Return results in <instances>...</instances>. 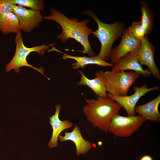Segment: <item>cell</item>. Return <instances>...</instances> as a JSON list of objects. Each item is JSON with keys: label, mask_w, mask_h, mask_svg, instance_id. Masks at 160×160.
I'll return each instance as SVG.
<instances>
[{"label": "cell", "mask_w": 160, "mask_h": 160, "mask_svg": "<svg viewBox=\"0 0 160 160\" xmlns=\"http://www.w3.org/2000/svg\"><path fill=\"white\" fill-rule=\"evenodd\" d=\"M50 14L45 15L43 18L51 20L58 23L61 26L62 32L57 35V38L64 42L69 38H73L79 42L83 46L82 51H77L84 54H87L90 57L96 55L92 50L89 43L88 37L92 33V29L88 28L87 24L88 19L79 22L76 18L69 19L60 11L50 8Z\"/></svg>", "instance_id": "1"}, {"label": "cell", "mask_w": 160, "mask_h": 160, "mask_svg": "<svg viewBox=\"0 0 160 160\" xmlns=\"http://www.w3.org/2000/svg\"><path fill=\"white\" fill-rule=\"evenodd\" d=\"M83 111L88 120L93 126L107 133L111 119L114 114L119 113L122 106L108 96L87 99Z\"/></svg>", "instance_id": "2"}, {"label": "cell", "mask_w": 160, "mask_h": 160, "mask_svg": "<svg viewBox=\"0 0 160 160\" xmlns=\"http://www.w3.org/2000/svg\"><path fill=\"white\" fill-rule=\"evenodd\" d=\"M83 13L91 16L97 25V29L92 33L101 44L100 51L97 55L100 60L107 62L110 58L113 43L122 36L126 28L124 23L119 20L112 23L103 22L89 9H87Z\"/></svg>", "instance_id": "3"}, {"label": "cell", "mask_w": 160, "mask_h": 160, "mask_svg": "<svg viewBox=\"0 0 160 160\" xmlns=\"http://www.w3.org/2000/svg\"><path fill=\"white\" fill-rule=\"evenodd\" d=\"M15 41L16 44L15 54L9 63L6 65V71L8 72L14 69L16 72L18 73L20 71V67L26 66L35 70L47 77L44 74V70L43 68H37L34 67L28 63L26 58L28 55L32 52H36L41 55H43L45 51L50 47L54 46L55 43L47 45L45 44H44L38 46L30 48L27 47L23 44L20 32L16 34ZM47 78L49 80L50 79Z\"/></svg>", "instance_id": "4"}, {"label": "cell", "mask_w": 160, "mask_h": 160, "mask_svg": "<svg viewBox=\"0 0 160 160\" xmlns=\"http://www.w3.org/2000/svg\"><path fill=\"white\" fill-rule=\"evenodd\" d=\"M140 75L134 71H112L103 73V78L107 92L113 95L124 97Z\"/></svg>", "instance_id": "5"}, {"label": "cell", "mask_w": 160, "mask_h": 160, "mask_svg": "<svg viewBox=\"0 0 160 160\" xmlns=\"http://www.w3.org/2000/svg\"><path fill=\"white\" fill-rule=\"evenodd\" d=\"M145 120L139 115L125 117L116 113L111 119L108 131L118 137H129L138 130Z\"/></svg>", "instance_id": "6"}, {"label": "cell", "mask_w": 160, "mask_h": 160, "mask_svg": "<svg viewBox=\"0 0 160 160\" xmlns=\"http://www.w3.org/2000/svg\"><path fill=\"white\" fill-rule=\"evenodd\" d=\"M121 36L118 45L112 50L110 59L113 64L128 53L137 52L141 46V40L136 38L127 29H126Z\"/></svg>", "instance_id": "7"}, {"label": "cell", "mask_w": 160, "mask_h": 160, "mask_svg": "<svg viewBox=\"0 0 160 160\" xmlns=\"http://www.w3.org/2000/svg\"><path fill=\"white\" fill-rule=\"evenodd\" d=\"M159 86L148 88L147 84H144L141 87L135 86L133 89L134 93L129 96L119 97L107 93L108 96L114 100L123 107L126 111L128 116L135 115V105L139 99L147 92L154 90H159Z\"/></svg>", "instance_id": "8"}, {"label": "cell", "mask_w": 160, "mask_h": 160, "mask_svg": "<svg viewBox=\"0 0 160 160\" xmlns=\"http://www.w3.org/2000/svg\"><path fill=\"white\" fill-rule=\"evenodd\" d=\"M12 12L17 16L21 29L24 32H30L38 27L44 19L40 11L27 9L15 4L14 5Z\"/></svg>", "instance_id": "9"}, {"label": "cell", "mask_w": 160, "mask_h": 160, "mask_svg": "<svg viewBox=\"0 0 160 160\" xmlns=\"http://www.w3.org/2000/svg\"><path fill=\"white\" fill-rule=\"evenodd\" d=\"M141 46L137 55L139 63L147 66L151 74L156 79L160 80V71L155 63L154 56L156 49L147 36L142 39Z\"/></svg>", "instance_id": "10"}, {"label": "cell", "mask_w": 160, "mask_h": 160, "mask_svg": "<svg viewBox=\"0 0 160 160\" xmlns=\"http://www.w3.org/2000/svg\"><path fill=\"white\" fill-rule=\"evenodd\" d=\"M127 70L134 71L145 77L151 76L148 69H144L138 62L136 53H129L120 58L113 66L112 71H124Z\"/></svg>", "instance_id": "11"}, {"label": "cell", "mask_w": 160, "mask_h": 160, "mask_svg": "<svg viewBox=\"0 0 160 160\" xmlns=\"http://www.w3.org/2000/svg\"><path fill=\"white\" fill-rule=\"evenodd\" d=\"M58 139L60 142L68 140L73 142L75 144L76 149V155L85 154L92 147V144L89 141L84 139L83 137L79 126L75 125L72 131L65 132L64 135H59Z\"/></svg>", "instance_id": "12"}, {"label": "cell", "mask_w": 160, "mask_h": 160, "mask_svg": "<svg viewBox=\"0 0 160 160\" xmlns=\"http://www.w3.org/2000/svg\"><path fill=\"white\" fill-rule=\"evenodd\" d=\"M55 111L54 114L49 117V123L52 129L51 138L48 144L50 148L57 147L58 145L57 141L60 133L65 129L72 127L73 123L67 120H60L59 114L61 109V105L57 104L55 106Z\"/></svg>", "instance_id": "13"}, {"label": "cell", "mask_w": 160, "mask_h": 160, "mask_svg": "<svg viewBox=\"0 0 160 160\" xmlns=\"http://www.w3.org/2000/svg\"><path fill=\"white\" fill-rule=\"evenodd\" d=\"M78 72L81 75V77L80 80L76 84L77 85L87 86L93 90L97 97H108L103 71H96L95 74L96 77L92 79L88 78L82 71H78Z\"/></svg>", "instance_id": "14"}, {"label": "cell", "mask_w": 160, "mask_h": 160, "mask_svg": "<svg viewBox=\"0 0 160 160\" xmlns=\"http://www.w3.org/2000/svg\"><path fill=\"white\" fill-rule=\"evenodd\" d=\"M48 52L55 51L63 54L62 59L65 60L67 59H71L75 60L76 62L72 64V68L76 69L80 68L82 69L88 65L94 64L103 67L113 66V64L111 63H109L102 61L99 59L97 55L94 56L87 57L86 56H75L70 55L64 53L55 48L53 46L52 49L48 50Z\"/></svg>", "instance_id": "15"}, {"label": "cell", "mask_w": 160, "mask_h": 160, "mask_svg": "<svg viewBox=\"0 0 160 160\" xmlns=\"http://www.w3.org/2000/svg\"><path fill=\"white\" fill-rule=\"evenodd\" d=\"M160 103V95L150 101L135 107V111L143 116L146 120L159 123L160 115L158 107Z\"/></svg>", "instance_id": "16"}, {"label": "cell", "mask_w": 160, "mask_h": 160, "mask_svg": "<svg viewBox=\"0 0 160 160\" xmlns=\"http://www.w3.org/2000/svg\"><path fill=\"white\" fill-rule=\"evenodd\" d=\"M21 30L19 20L13 12L7 14L0 19V30L3 33L17 34Z\"/></svg>", "instance_id": "17"}, {"label": "cell", "mask_w": 160, "mask_h": 160, "mask_svg": "<svg viewBox=\"0 0 160 160\" xmlns=\"http://www.w3.org/2000/svg\"><path fill=\"white\" fill-rule=\"evenodd\" d=\"M141 24L145 28L147 36L152 31L154 24V15L147 3L142 0L140 3Z\"/></svg>", "instance_id": "18"}, {"label": "cell", "mask_w": 160, "mask_h": 160, "mask_svg": "<svg viewBox=\"0 0 160 160\" xmlns=\"http://www.w3.org/2000/svg\"><path fill=\"white\" fill-rule=\"evenodd\" d=\"M14 4L27 7L33 10L42 11L44 8V1L42 0H11Z\"/></svg>", "instance_id": "19"}, {"label": "cell", "mask_w": 160, "mask_h": 160, "mask_svg": "<svg viewBox=\"0 0 160 160\" xmlns=\"http://www.w3.org/2000/svg\"><path fill=\"white\" fill-rule=\"evenodd\" d=\"M127 29L137 38L142 40L145 36H147L146 31L140 21L134 22Z\"/></svg>", "instance_id": "20"}, {"label": "cell", "mask_w": 160, "mask_h": 160, "mask_svg": "<svg viewBox=\"0 0 160 160\" xmlns=\"http://www.w3.org/2000/svg\"><path fill=\"white\" fill-rule=\"evenodd\" d=\"M14 5L11 0H0V19L5 15L12 12Z\"/></svg>", "instance_id": "21"}, {"label": "cell", "mask_w": 160, "mask_h": 160, "mask_svg": "<svg viewBox=\"0 0 160 160\" xmlns=\"http://www.w3.org/2000/svg\"><path fill=\"white\" fill-rule=\"evenodd\" d=\"M140 160H153L152 157L150 156L145 155L142 157Z\"/></svg>", "instance_id": "22"}]
</instances>
